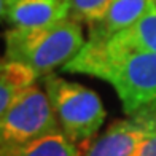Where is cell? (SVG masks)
I'll return each instance as SVG.
<instances>
[{
	"mask_svg": "<svg viewBox=\"0 0 156 156\" xmlns=\"http://www.w3.org/2000/svg\"><path fill=\"white\" fill-rule=\"evenodd\" d=\"M0 156H81V151L62 131H58L21 147L2 150Z\"/></svg>",
	"mask_w": 156,
	"mask_h": 156,
	"instance_id": "obj_10",
	"label": "cell"
},
{
	"mask_svg": "<svg viewBox=\"0 0 156 156\" xmlns=\"http://www.w3.org/2000/svg\"><path fill=\"white\" fill-rule=\"evenodd\" d=\"M153 0H113L107 13L97 21L88 26L86 41H105L113 35L121 32L137 21L150 10Z\"/></svg>",
	"mask_w": 156,
	"mask_h": 156,
	"instance_id": "obj_7",
	"label": "cell"
},
{
	"mask_svg": "<svg viewBox=\"0 0 156 156\" xmlns=\"http://www.w3.org/2000/svg\"><path fill=\"white\" fill-rule=\"evenodd\" d=\"M58 131L61 127L46 91L34 84L0 115V151L21 147Z\"/></svg>",
	"mask_w": 156,
	"mask_h": 156,
	"instance_id": "obj_4",
	"label": "cell"
},
{
	"mask_svg": "<svg viewBox=\"0 0 156 156\" xmlns=\"http://www.w3.org/2000/svg\"><path fill=\"white\" fill-rule=\"evenodd\" d=\"M154 127L156 110L118 119L91 142L84 156H131Z\"/></svg>",
	"mask_w": 156,
	"mask_h": 156,
	"instance_id": "obj_5",
	"label": "cell"
},
{
	"mask_svg": "<svg viewBox=\"0 0 156 156\" xmlns=\"http://www.w3.org/2000/svg\"><path fill=\"white\" fill-rule=\"evenodd\" d=\"M38 73L24 62L3 59L0 64V115L24 93L34 86Z\"/></svg>",
	"mask_w": 156,
	"mask_h": 156,
	"instance_id": "obj_8",
	"label": "cell"
},
{
	"mask_svg": "<svg viewBox=\"0 0 156 156\" xmlns=\"http://www.w3.org/2000/svg\"><path fill=\"white\" fill-rule=\"evenodd\" d=\"M3 37L5 58L27 64L38 76H46L54 69L64 67L86 43L81 23L73 18L30 29L11 27Z\"/></svg>",
	"mask_w": 156,
	"mask_h": 156,
	"instance_id": "obj_2",
	"label": "cell"
},
{
	"mask_svg": "<svg viewBox=\"0 0 156 156\" xmlns=\"http://www.w3.org/2000/svg\"><path fill=\"white\" fill-rule=\"evenodd\" d=\"M99 43H105L112 48L140 49V51L156 53V6L151 3L150 10L136 24L118 32L108 40L99 41Z\"/></svg>",
	"mask_w": 156,
	"mask_h": 156,
	"instance_id": "obj_9",
	"label": "cell"
},
{
	"mask_svg": "<svg viewBox=\"0 0 156 156\" xmlns=\"http://www.w3.org/2000/svg\"><path fill=\"white\" fill-rule=\"evenodd\" d=\"M112 3L113 0H70V18L91 26L107 13Z\"/></svg>",
	"mask_w": 156,
	"mask_h": 156,
	"instance_id": "obj_11",
	"label": "cell"
},
{
	"mask_svg": "<svg viewBox=\"0 0 156 156\" xmlns=\"http://www.w3.org/2000/svg\"><path fill=\"white\" fill-rule=\"evenodd\" d=\"M62 70L110 83L127 116L156 110V53L86 41Z\"/></svg>",
	"mask_w": 156,
	"mask_h": 156,
	"instance_id": "obj_1",
	"label": "cell"
},
{
	"mask_svg": "<svg viewBox=\"0 0 156 156\" xmlns=\"http://www.w3.org/2000/svg\"><path fill=\"white\" fill-rule=\"evenodd\" d=\"M153 5H154V6H156V0H153Z\"/></svg>",
	"mask_w": 156,
	"mask_h": 156,
	"instance_id": "obj_13",
	"label": "cell"
},
{
	"mask_svg": "<svg viewBox=\"0 0 156 156\" xmlns=\"http://www.w3.org/2000/svg\"><path fill=\"white\" fill-rule=\"evenodd\" d=\"M131 156H156V127L142 144L132 151Z\"/></svg>",
	"mask_w": 156,
	"mask_h": 156,
	"instance_id": "obj_12",
	"label": "cell"
},
{
	"mask_svg": "<svg viewBox=\"0 0 156 156\" xmlns=\"http://www.w3.org/2000/svg\"><path fill=\"white\" fill-rule=\"evenodd\" d=\"M2 16L11 27L30 29L70 18V0H0Z\"/></svg>",
	"mask_w": 156,
	"mask_h": 156,
	"instance_id": "obj_6",
	"label": "cell"
},
{
	"mask_svg": "<svg viewBox=\"0 0 156 156\" xmlns=\"http://www.w3.org/2000/svg\"><path fill=\"white\" fill-rule=\"evenodd\" d=\"M45 91L61 131L76 145H86L105 121V108L96 91L49 73L43 76Z\"/></svg>",
	"mask_w": 156,
	"mask_h": 156,
	"instance_id": "obj_3",
	"label": "cell"
}]
</instances>
